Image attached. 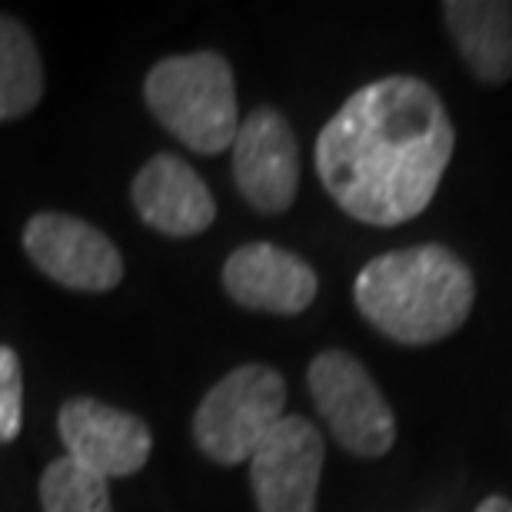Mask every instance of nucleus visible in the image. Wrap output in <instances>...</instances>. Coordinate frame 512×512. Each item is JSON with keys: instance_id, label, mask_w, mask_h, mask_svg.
Wrapping results in <instances>:
<instances>
[{"instance_id": "0eeeda50", "label": "nucleus", "mask_w": 512, "mask_h": 512, "mask_svg": "<svg viewBox=\"0 0 512 512\" xmlns=\"http://www.w3.org/2000/svg\"><path fill=\"white\" fill-rule=\"evenodd\" d=\"M233 183L256 213L276 217L300 190V143L276 107H256L233 137Z\"/></svg>"}, {"instance_id": "20e7f679", "label": "nucleus", "mask_w": 512, "mask_h": 512, "mask_svg": "<svg viewBox=\"0 0 512 512\" xmlns=\"http://www.w3.org/2000/svg\"><path fill=\"white\" fill-rule=\"evenodd\" d=\"M286 383L266 363L230 370L193 413V439L207 459L220 466L250 463L256 446L286 416Z\"/></svg>"}, {"instance_id": "7ed1b4c3", "label": "nucleus", "mask_w": 512, "mask_h": 512, "mask_svg": "<svg viewBox=\"0 0 512 512\" xmlns=\"http://www.w3.org/2000/svg\"><path fill=\"white\" fill-rule=\"evenodd\" d=\"M143 100L160 127L193 153H223L240 130L237 84L217 50L163 57L143 80Z\"/></svg>"}, {"instance_id": "f03ea898", "label": "nucleus", "mask_w": 512, "mask_h": 512, "mask_svg": "<svg viewBox=\"0 0 512 512\" xmlns=\"http://www.w3.org/2000/svg\"><path fill=\"white\" fill-rule=\"evenodd\" d=\"M356 306L376 330L403 346H429L453 336L476 303L473 270L449 247L393 250L356 276Z\"/></svg>"}, {"instance_id": "9b49d317", "label": "nucleus", "mask_w": 512, "mask_h": 512, "mask_svg": "<svg viewBox=\"0 0 512 512\" xmlns=\"http://www.w3.org/2000/svg\"><path fill=\"white\" fill-rule=\"evenodd\" d=\"M130 200L137 217L163 237H197L217 220V200L190 163L177 153H157L133 177Z\"/></svg>"}, {"instance_id": "f257e3e1", "label": "nucleus", "mask_w": 512, "mask_h": 512, "mask_svg": "<svg viewBox=\"0 0 512 512\" xmlns=\"http://www.w3.org/2000/svg\"><path fill=\"white\" fill-rule=\"evenodd\" d=\"M456 130L426 80L393 74L360 87L316 137V173L346 217L399 227L433 203Z\"/></svg>"}, {"instance_id": "9d476101", "label": "nucleus", "mask_w": 512, "mask_h": 512, "mask_svg": "<svg viewBox=\"0 0 512 512\" xmlns=\"http://www.w3.org/2000/svg\"><path fill=\"white\" fill-rule=\"evenodd\" d=\"M223 290L243 310L296 316L316 300L320 280L303 256L273 243H247L223 263Z\"/></svg>"}, {"instance_id": "423d86ee", "label": "nucleus", "mask_w": 512, "mask_h": 512, "mask_svg": "<svg viewBox=\"0 0 512 512\" xmlns=\"http://www.w3.org/2000/svg\"><path fill=\"white\" fill-rule=\"evenodd\" d=\"M30 263L77 293H110L124 280V256L107 233L70 213H34L24 227Z\"/></svg>"}, {"instance_id": "f8f14e48", "label": "nucleus", "mask_w": 512, "mask_h": 512, "mask_svg": "<svg viewBox=\"0 0 512 512\" xmlns=\"http://www.w3.org/2000/svg\"><path fill=\"white\" fill-rule=\"evenodd\" d=\"M449 37L483 84L512 80V4L506 0H446Z\"/></svg>"}, {"instance_id": "ddd939ff", "label": "nucleus", "mask_w": 512, "mask_h": 512, "mask_svg": "<svg viewBox=\"0 0 512 512\" xmlns=\"http://www.w3.org/2000/svg\"><path fill=\"white\" fill-rule=\"evenodd\" d=\"M44 97V60L24 24L0 14V124L20 120Z\"/></svg>"}, {"instance_id": "dca6fc26", "label": "nucleus", "mask_w": 512, "mask_h": 512, "mask_svg": "<svg viewBox=\"0 0 512 512\" xmlns=\"http://www.w3.org/2000/svg\"><path fill=\"white\" fill-rule=\"evenodd\" d=\"M476 512H512V503H509L506 496H489V499H483V503H479Z\"/></svg>"}, {"instance_id": "39448f33", "label": "nucleus", "mask_w": 512, "mask_h": 512, "mask_svg": "<svg viewBox=\"0 0 512 512\" xmlns=\"http://www.w3.org/2000/svg\"><path fill=\"white\" fill-rule=\"evenodd\" d=\"M306 386L333 439L346 453L380 459L396 443V416L366 366L346 350H323L306 370Z\"/></svg>"}, {"instance_id": "1a4fd4ad", "label": "nucleus", "mask_w": 512, "mask_h": 512, "mask_svg": "<svg viewBox=\"0 0 512 512\" xmlns=\"http://www.w3.org/2000/svg\"><path fill=\"white\" fill-rule=\"evenodd\" d=\"M67 456L104 479L140 473L150 459L153 436L140 416L100 403L94 396H74L57 413Z\"/></svg>"}, {"instance_id": "2eb2a0df", "label": "nucleus", "mask_w": 512, "mask_h": 512, "mask_svg": "<svg viewBox=\"0 0 512 512\" xmlns=\"http://www.w3.org/2000/svg\"><path fill=\"white\" fill-rule=\"evenodd\" d=\"M24 423V376L10 346L0 343V443H14Z\"/></svg>"}, {"instance_id": "6e6552de", "label": "nucleus", "mask_w": 512, "mask_h": 512, "mask_svg": "<svg viewBox=\"0 0 512 512\" xmlns=\"http://www.w3.org/2000/svg\"><path fill=\"white\" fill-rule=\"evenodd\" d=\"M326 443L310 419L283 416L250 456V483L260 512H316Z\"/></svg>"}, {"instance_id": "4468645a", "label": "nucleus", "mask_w": 512, "mask_h": 512, "mask_svg": "<svg viewBox=\"0 0 512 512\" xmlns=\"http://www.w3.org/2000/svg\"><path fill=\"white\" fill-rule=\"evenodd\" d=\"M40 506L44 512H110L107 479L60 456L40 476Z\"/></svg>"}]
</instances>
